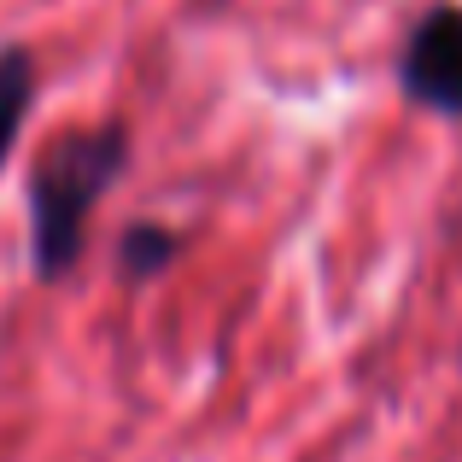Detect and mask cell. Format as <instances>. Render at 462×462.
<instances>
[{
  "label": "cell",
  "instance_id": "6da1fadb",
  "mask_svg": "<svg viewBox=\"0 0 462 462\" xmlns=\"http://www.w3.org/2000/svg\"><path fill=\"white\" fill-rule=\"evenodd\" d=\"M129 129L124 124H82L59 129L30 164V275L35 282H65L88 252V217L106 193L124 181Z\"/></svg>",
  "mask_w": 462,
  "mask_h": 462
},
{
  "label": "cell",
  "instance_id": "7a4b0ae2",
  "mask_svg": "<svg viewBox=\"0 0 462 462\" xmlns=\"http://www.w3.org/2000/svg\"><path fill=\"white\" fill-rule=\"evenodd\" d=\"M398 88L410 106L439 117H462V6L439 0L433 12H421L404 35L398 53Z\"/></svg>",
  "mask_w": 462,
  "mask_h": 462
},
{
  "label": "cell",
  "instance_id": "3957f363",
  "mask_svg": "<svg viewBox=\"0 0 462 462\" xmlns=\"http://www.w3.org/2000/svg\"><path fill=\"white\" fill-rule=\"evenodd\" d=\"M35 106V59L30 47H0V170L23 135V117Z\"/></svg>",
  "mask_w": 462,
  "mask_h": 462
},
{
  "label": "cell",
  "instance_id": "277c9868",
  "mask_svg": "<svg viewBox=\"0 0 462 462\" xmlns=\"http://www.w3.org/2000/svg\"><path fill=\"white\" fill-rule=\"evenodd\" d=\"M181 258V235L170 223H129L117 235V275L124 282H158Z\"/></svg>",
  "mask_w": 462,
  "mask_h": 462
}]
</instances>
